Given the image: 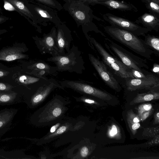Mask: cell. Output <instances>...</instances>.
<instances>
[{"mask_svg":"<svg viewBox=\"0 0 159 159\" xmlns=\"http://www.w3.org/2000/svg\"><path fill=\"white\" fill-rule=\"evenodd\" d=\"M104 29L112 39L146 58L151 59L152 54L155 53L144 40L128 31L112 26H105Z\"/></svg>","mask_w":159,"mask_h":159,"instance_id":"cell-1","label":"cell"},{"mask_svg":"<svg viewBox=\"0 0 159 159\" xmlns=\"http://www.w3.org/2000/svg\"><path fill=\"white\" fill-rule=\"evenodd\" d=\"M10 3L18 12L29 17L33 16L31 12L24 3L19 0H6Z\"/></svg>","mask_w":159,"mask_h":159,"instance_id":"cell-21","label":"cell"},{"mask_svg":"<svg viewBox=\"0 0 159 159\" xmlns=\"http://www.w3.org/2000/svg\"><path fill=\"white\" fill-rule=\"evenodd\" d=\"M97 2L99 4L104 5L115 9L129 10L132 9L129 4H125L114 0H107L104 2Z\"/></svg>","mask_w":159,"mask_h":159,"instance_id":"cell-20","label":"cell"},{"mask_svg":"<svg viewBox=\"0 0 159 159\" xmlns=\"http://www.w3.org/2000/svg\"><path fill=\"white\" fill-rule=\"evenodd\" d=\"M14 87L6 83L0 82V92H10L13 91Z\"/></svg>","mask_w":159,"mask_h":159,"instance_id":"cell-25","label":"cell"},{"mask_svg":"<svg viewBox=\"0 0 159 159\" xmlns=\"http://www.w3.org/2000/svg\"><path fill=\"white\" fill-rule=\"evenodd\" d=\"M126 119L130 130L133 135H135L140 125L139 116L135 114L132 110H130L127 112Z\"/></svg>","mask_w":159,"mask_h":159,"instance_id":"cell-18","label":"cell"},{"mask_svg":"<svg viewBox=\"0 0 159 159\" xmlns=\"http://www.w3.org/2000/svg\"><path fill=\"white\" fill-rule=\"evenodd\" d=\"M147 5L149 9L153 12L159 14V3L154 2L151 0H146Z\"/></svg>","mask_w":159,"mask_h":159,"instance_id":"cell-24","label":"cell"},{"mask_svg":"<svg viewBox=\"0 0 159 159\" xmlns=\"http://www.w3.org/2000/svg\"><path fill=\"white\" fill-rule=\"evenodd\" d=\"M103 19L112 26L128 31L137 36L145 35L151 30L146 27H141L125 19L110 13L102 16Z\"/></svg>","mask_w":159,"mask_h":159,"instance_id":"cell-6","label":"cell"},{"mask_svg":"<svg viewBox=\"0 0 159 159\" xmlns=\"http://www.w3.org/2000/svg\"><path fill=\"white\" fill-rule=\"evenodd\" d=\"M153 71L154 72L159 74V66L158 64H155L153 66Z\"/></svg>","mask_w":159,"mask_h":159,"instance_id":"cell-37","label":"cell"},{"mask_svg":"<svg viewBox=\"0 0 159 159\" xmlns=\"http://www.w3.org/2000/svg\"><path fill=\"white\" fill-rule=\"evenodd\" d=\"M152 109V105L150 103H145L139 105L138 109V115L139 118L142 113L150 111Z\"/></svg>","mask_w":159,"mask_h":159,"instance_id":"cell-23","label":"cell"},{"mask_svg":"<svg viewBox=\"0 0 159 159\" xmlns=\"http://www.w3.org/2000/svg\"><path fill=\"white\" fill-rule=\"evenodd\" d=\"M159 98V93L152 90L145 93L138 94L131 101L130 104L133 105L137 103L157 100Z\"/></svg>","mask_w":159,"mask_h":159,"instance_id":"cell-17","label":"cell"},{"mask_svg":"<svg viewBox=\"0 0 159 159\" xmlns=\"http://www.w3.org/2000/svg\"><path fill=\"white\" fill-rule=\"evenodd\" d=\"M27 48L25 46L15 45L0 50V60L10 61L16 60L28 59L29 56L24 53Z\"/></svg>","mask_w":159,"mask_h":159,"instance_id":"cell-12","label":"cell"},{"mask_svg":"<svg viewBox=\"0 0 159 159\" xmlns=\"http://www.w3.org/2000/svg\"><path fill=\"white\" fill-rule=\"evenodd\" d=\"M89 59L99 75L103 81L111 88L116 91H120V86L117 80L109 71L102 61L92 54H88Z\"/></svg>","mask_w":159,"mask_h":159,"instance_id":"cell-8","label":"cell"},{"mask_svg":"<svg viewBox=\"0 0 159 159\" xmlns=\"http://www.w3.org/2000/svg\"><path fill=\"white\" fill-rule=\"evenodd\" d=\"M152 109L150 111H145L142 113L140 117V121H143L146 120L152 113Z\"/></svg>","mask_w":159,"mask_h":159,"instance_id":"cell-29","label":"cell"},{"mask_svg":"<svg viewBox=\"0 0 159 159\" xmlns=\"http://www.w3.org/2000/svg\"><path fill=\"white\" fill-rule=\"evenodd\" d=\"M154 120L153 124H158L159 123V112H157L154 115Z\"/></svg>","mask_w":159,"mask_h":159,"instance_id":"cell-35","label":"cell"},{"mask_svg":"<svg viewBox=\"0 0 159 159\" xmlns=\"http://www.w3.org/2000/svg\"><path fill=\"white\" fill-rule=\"evenodd\" d=\"M80 100L83 102L90 104H97L98 103L93 100L90 98H85V97H83L80 98Z\"/></svg>","mask_w":159,"mask_h":159,"instance_id":"cell-31","label":"cell"},{"mask_svg":"<svg viewBox=\"0 0 159 159\" xmlns=\"http://www.w3.org/2000/svg\"><path fill=\"white\" fill-rule=\"evenodd\" d=\"M23 101L18 93L14 91L10 92H0V105H9Z\"/></svg>","mask_w":159,"mask_h":159,"instance_id":"cell-15","label":"cell"},{"mask_svg":"<svg viewBox=\"0 0 159 159\" xmlns=\"http://www.w3.org/2000/svg\"><path fill=\"white\" fill-rule=\"evenodd\" d=\"M80 153L82 157H86L89 153V150L88 148L86 146L83 147L80 149Z\"/></svg>","mask_w":159,"mask_h":159,"instance_id":"cell-30","label":"cell"},{"mask_svg":"<svg viewBox=\"0 0 159 159\" xmlns=\"http://www.w3.org/2000/svg\"><path fill=\"white\" fill-rule=\"evenodd\" d=\"M7 32V31L5 29L0 30V35Z\"/></svg>","mask_w":159,"mask_h":159,"instance_id":"cell-42","label":"cell"},{"mask_svg":"<svg viewBox=\"0 0 159 159\" xmlns=\"http://www.w3.org/2000/svg\"><path fill=\"white\" fill-rule=\"evenodd\" d=\"M131 71L134 78L142 79L145 77L147 75L143 72L134 69H131Z\"/></svg>","mask_w":159,"mask_h":159,"instance_id":"cell-26","label":"cell"},{"mask_svg":"<svg viewBox=\"0 0 159 159\" xmlns=\"http://www.w3.org/2000/svg\"><path fill=\"white\" fill-rule=\"evenodd\" d=\"M75 16L76 18L80 20H83L85 18L84 13L82 11H78L75 12Z\"/></svg>","mask_w":159,"mask_h":159,"instance_id":"cell-32","label":"cell"},{"mask_svg":"<svg viewBox=\"0 0 159 159\" xmlns=\"http://www.w3.org/2000/svg\"><path fill=\"white\" fill-rule=\"evenodd\" d=\"M149 144H152L155 143L156 144L159 143V135L157 134V136L154 138L150 143H148Z\"/></svg>","mask_w":159,"mask_h":159,"instance_id":"cell-36","label":"cell"},{"mask_svg":"<svg viewBox=\"0 0 159 159\" xmlns=\"http://www.w3.org/2000/svg\"><path fill=\"white\" fill-rule=\"evenodd\" d=\"M57 88L63 89L62 86L53 79L49 84L39 88L25 98L24 101L30 108H34L42 102L51 92Z\"/></svg>","mask_w":159,"mask_h":159,"instance_id":"cell-7","label":"cell"},{"mask_svg":"<svg viewBox=\"0 0 159 159\" xmlns=\"http://www.w3.org/2000/svg\"><path fill=\"white\" fill-rule=\"evenodd\" d=\"M144 42L145 44L155 53L158 55L159 52V39L154 36L148 34L145 35Z\"/></svg>","mask_w":159,"mask_h":159,"instance_id":"cell-19","label":"cell"},{"mask_svg":"<svg viewBox=\"0 0 159 159\" xmlns=\"http://www.w3.org/2000/svg\"><path fill=\"white\" fill-rule=\"evenodd\" d=\"M42 2L52 5H54V2L52 0H38Z\"/></svg>","mask_w":159,"mask_h":159,"instance_id":"cell-38","label":"cell"},{"mask_svg":"<svg viewBox=\"0 0 159 159\" xmlns=\"http://www.w3.org/2000/svg\"><path fill=\"white\" fill-rule=\"evenodd\" d=\"M127 88L130 91L143 89H152L159 87V79L153 74H148L142 79L133 78L126 82Z\"/></svg>","mask_w":159,"mask_h":159,"instance_id":"cell-10","label":"cell"},{"mask_svg":"<svg viewBox=\"0 0 159 159\" xmlns=\"http://www.w3.org/2000/svg\"><path fill=\"white\" fill-rule=\"evenodd\" d=\"M18 109L5 108L0 111V137L9 129Z\"/></svg>","mask_w":159,"mask_h":159,"instance_id":"cell-13","label":"cell"},{"mask_svg":"<svg viewBox=\"0 0 159 159\" xmlns=\"http://www.w3.org/2000/svg\"><path fill=\"white\" fill-rule=\"evenodd\" d=\"M63 113V111L60 107H56L52 110V116L55 117H58Z\"/></svg>","mask_w":159,"mask_h":159,"instance_id":"cell-27","label":"cell"},{"mask_svg":"<svg viewBox=\"0 0 159 159\" xmlns=\"http://www.w3.org/2000/svg\"><path fill=\"white\" fill-rule=\"evenodd\" d=\"M108 136L111 138L119 139L121 137L119 127L115 125H112L108 129Z\"/></svg>","mask_w":159,"mask_h":159,"instance_id":"cell-22","label":"cell"},{"mask_svg":"<svg viewBox=\"0 0 159 159\" xmlns=\"http://www.w3.org/2000/svg\"><path fill=\"white\" fill-rule=\"evenodd\" d=\"M93 1H96V2H98V1H104V0H93Z\"/></svg>","mask_w":159,"mask_h":159,"instance_id":"cell-43","label":"cell"},{"mask_svg":"<svg viewBox=\"0 0 159 159\" xmlns=\"http://www.w3.org/2000/svg\"><path fill=\"white\" fill-rule=\"evenodd\" d=\"M26 73L35 76L48 78L47 76H56L57 71L55 66H52L42 61H34L29 63L26 66Z\"/></svg>","mask_w":159,"mask_h":159,"instance_id":"cell-11","label":"cell"},{"mask_svg":"<svg viewBox=\"0 0 159 159\" xmlns=\"http://www.w3.org/2000/svg\"><path fill=\"white\" fill-rule=\"evenodd\" d=\"M67 127L66 126H62L58 129L55 134H60L64 133Z\"/></svg>","mask_w":159,"mask_h":159,"instance_id":"cell-33","label":"cell"},{"mask_svg":"<svg viewBox=\"0 0 159 159\" xmlns=\"http://www.w3.org/2000/svg\"><path fill=\"white\" fill-rule=\"evenodd\" d=\"M47 60L55 65L57 72L68 71L81 74L85 69L81 53L75 45L66 54H57L48 58Z\"/></svg>","mask_w":159,"mask_h":159,"instance_id":"cell-2","label":"cell"},{"mask_svg":"<svg viewBox=\"0 0 159 159\" xmlns=\"http://www.w3.org/2000/svg\"><path fill=\"white\" fill-rule=\"evenodd\" d=\"M141 22L144 26L151 30L158 31L159 28V20L155 16L148 13H145L140 17Z\"/></svg>","mask_w":159,"mask_h":159,"instance_id":"cell-16","label":"cell"},{"mask_svg":"<svg viewBox=\"0 0 159 159\" xmlns=\"http://www.w3.org/2000/svg\"><path fill=\"white\" fill-rule=\"evenodd\" d=\"M39 13L40 14V15L43 17H48V16H47V14L45 13L42 10H39L38 11Z\"/></svg>","mask_w":159,"mask_h":159,"instance_id":"cell-41","label":"cell"},{"mask_svg":"<svg viewBox=\"0 0 159 159\" xmlns=\"http://www.w3.org/2000/svg\"><path fill=\"white\" fill-rule=\"evenodd\" d=\"M8 19V17L5 16H0V24L6 21Z\"/></svg>","mask_w":159,"mask_h":159,"instance_id":"cell-40","label":"cell"},{"mask_svg":"<svg viewBox=\"0 0 159 159\" xmlns=\"http://www.w3.org/2000/svg\"><path fill=\"white\" fill-rule=\"evenodd\" d=\"M57 34L52 33L44 35L42 38H35V43L42 54H49L52 56L58 54Z\"/></svg>","mask_w":159,"mask_h":159,"instance_id":"cell-9","label":"cell"},{"mask_svg":"<svg viewBox=\"0 0 159 159\" xmlns=\"http://www.w3.org/2000/svg\"><path fill=\"white\" fill-rule=\"evenodd\" d=\"M105 46L111 54L119 58L130 70L134 69L141 72V68L148 69V66L144 59L135 55L107 38H105Z\"/></svg>","mask_w":159,"mask_h":159,"instance_id":"cell-3","label":"cell"},{"mask_svg":"<svg viewBox=\"0 0 159 159\" xmlns=\"http://www.w3.org/2000/svg\"><path fill=\"white\" fill-rule=\"evenodd\" d=\"M56 39L58 54L63 55L68 52L72 41L71 35L66 34L63 31L59 30L57 34Z\"/></svg>","mask_w":159,"mask_h":159,"instance_id":"cell-14","label":"cell"},{"mask_svg":"<svg viewBox=\"0 0 159 159\" xmlns=\"http://www.w3.org/2000/svg\"><path fill=\"white\" fill-rule=\"evenodd\" d=\"M10 74L9 71L0 69V78H3Z\"/></svg>","mask_w":159,"mask_h":159,"instance_id":"cell-34","label":"cell"},{"mask_svg":"<svg viewBox=\"0 0 159 159\" xmlns=\"http://www.w3.org/2000/svg\"><path fill=\"white\" fill-rule=\"evenodd\" d=\"M89 41L95 47L103 61L117 75L121 78H134L131 70L120 60L108 53L94 38H89Z\"/></svg>","mask_w":159,"mask_h":159,"instance_id":"cell-4","label":"cell"},{"mask_svg":"<svg viewBox=\"0 0 159 159\" xmlns=\"http://www.w3.org/2000/svg\"><path fill=\"white\" fill-rule=\"evenodd\" d=\"M3 0L4 2V7L6 10L10 11H16V8L6 0Z\"/></svg>","mask_w":159,"mask_h":159,"instance_id":"cell-28","label":"cell"},{"mask_svg":"<svg viewBox=\"0 0 159 159\" xmlns=\"http://www.w3.org/2000/svg\"><path fill=\"white\" fill-rule=\"evenodd\" d=\"M60 125V123H58L57 124L53 126H52V127L51 128L50 130V132L51 133H53L57 129V128L58 127L59 125Z\"/></svg>","mask_w":159,"mask_h":159,"instance_id":"cell-39","label":"cell"},{"mask_svg":"<svg viewBox=\"0 0 159 159\" xmlns=\"http://www.w3.org/2000/svg\"><path fill=\"white\" fill-rule=\"evenodd\" d=\"M2 10L1 8L0 7V12L2 13Z\"/></svg>","mask_w":159,"mask_h":159,"instance_id":"cell-44","label":"cell"},{"mask_svg":"<svg viewBox=\"0 0 159 159\" xmlns=\"http://www.w3.org/2000/svg\"><path fill=\"white\" fill-rule=\"evenodd\" d=\"M63 88L71 89L81 94L94 96L101 99L110 100L112 98L108 93L80 81L64 80L61 82Z\"/></svg>","mask_w":159,"mask_h":159,"instance_id":"cell-5","label":"cell"}]
</instances>
